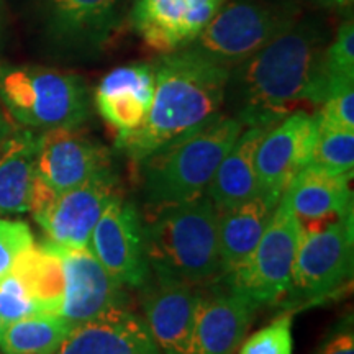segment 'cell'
Segmentation results:
<instances>
[{"label":"cell","mask_w":354,"mask_h":354,"mask_svg":"<svg viewBox=\"0 0 354 354\" xmlns=\"http://www.w3.org/2000/svg\"><path fill=\"white\" fill-rule=\"evenodd\" d=\"M310 165L336 174H353L354 130L318 127V138Z\"/></svg>","instance_id":"27"},{"label":"cell","mask_w":354,"mask_h":354,"mask_svg":"<svg viewBox=\"0 0 354 354\" xmlns=\"http://www.w3.org/2000/svg\"><path fill=\"white\" fill-rule=\"evenodd\" d=\"M353 215L335 221L320 232L302 234L284 308L310 307L333 297L353 276Z\"/></svg>","instance_id":"7"},{"label":"cell","mask_w":354,"mask_h":354,"mask_svg":"<svg viewBox=\"0 0 354 354\" xmlns=\"http://www.w3.org/2000/svg\"><path fill=\"white\" fill-rule=\"evenodd\" d=\"M112 169L104 145L77 128H53L38 135L37 174L55 192L74 189Z\"/></svg>","instance_id":"13"},{"label":"cell","mask_w":354,"mask_h":354,"mask_svg":"<svg viewBox=\"0 0 354 354\" xmlns=\"http://www.w3.org/2000/svg\"><path fill=\"white\" fill-rule=\"evenodd\" d=\"M326 35L312 21H295L254 56L230 69L223 105L243 123L264 130L300 104L315 105V87Z\"/></svg>","instance_id":"1"},{"label":"cell","mask_w":354,"mask_h":354,"mask_svg":"<svg viewBox=\"0 0 354 354\" xmlns=\"http://www.w3.org/2000/svg\"><path fill=\"white\" fill-rule=\"evenodd\" d=\"M33 245V233L25 221L0 218V281L12 272L19 256Z\"/></svg>","instance_id":"29"},{"label":"cell","mask_w":354,"mask_h":354,"mask_svg":"<svg viewBox=\"0 0 354 354\" xmlns=\"http://www.w3.org/2000/svg\"><path fill=\"white\" fill-rule=\"evenodd\" d=\"M154 95L153 63H133L110 71L94 92L102 120L117 136L138 130L146 120Z\"/></svg>","instance_id":"18"},{"label":"cell","mask_w":354,"mask_h":354,"mask_svg":"<svg viewBox=\"0 0 354 354\" xmlns=\"http://www.w3.org/2000/svg\"><path fill=\"white\" fill-rule=\"evenodd\" d=\"M318 138L317 115L295 110L269 128L256 149L259 192L281 201L295 176L312 161Z\"/></svg>","instance_id":"11"},{"label":"cell","mask_w":354,"mask_h":354,"mask_svg":"<svg viewBox=\"0 0 354 354\" xmlns=\"http://www.w3.org/2000/svg\"><path fill=\"white\" fill-rule=\"evenodd\" d=\"M317 354H354V328L351 315L342 318L325 335Z\"/></svg>","instance_id":"32"},{"label":"cell","mask_w":354,"mask_h":354,"mask_svg":"<svg viewBox=\"0 0 354 354\" xmlns=\"http://www.w3.org/2000/svg\"><path fill=\"white\" fill-rule=\"evenodd\" d=\"M220 212L207 194L153 212L145 228V246L153 277L209 286L221 277Z\"/></svg>","instance_id":"3"},{"label":"cell","mask_w":354,"mask_h":354,"mask_svg":"<svg viewBox=\"0 0 354 354\" xmlns=\"http://www.w3.org/2000/svg\"><path fill=\"white\" fill-rule=\"evenodd\" d=\"M354 86V26L349 19L339 26L335 39L326 44L318 68L315 105H322Z\"/></svg>","instance_id":"26"},{"label":"cell","mask_w":354,"mask_h":354,"mask_svg":"<svg viewBox=\"0 0 354 354\" xmlns=\"http://www.w3.org/2000/svg\"><path fill=\"white\" fill-rule=\"evenodd\" d=\"M331 7L336 8V10L346 12L353 7V0H331Z\"/></svg>","instance_id":"34"},{"label":"cell","mask_w":354,"mask_h":354,"mask_svg":"<svg viewBox=\"0 0 354 354\" xmlns=\"http://www.w3.org/2000/svg\"><path fill=\"white\" fill-rule=\"evenodd\" d=\"M315 2L320 3V6H325V7H331V0H315Z\"/></svg>","instance_id":"36"},{"label":"cell","mask_w":354,"mask_h":354,"mask_svg":"<svg viewBox=\"0 0 354 354\" xmlns=\"http://www.w3.org/2000/svg\"><path fill=\"white\" fill-rule=\"evenodd\" d=\"M243 130L240 120L220 113L197 131L140 161L136 166L146 209L158 212L203 196Z\"/></svg>","instance_id":"4"},{"label":"cell","mask_w":354,"mask_h":354,"mask_svg":"<svg viewBox=\"0 0 354 354\" xmlns=\"http://www.w3.org/2000/svg\"><path fill=\"white\" fill-rule=\"evenodd\" d=\"M38 135L13 127L0 148V215L25 214L37 180Z\"/></svg>","instance_id":"22"},{"label":"cell","mask_w":354,"mask_h":354,"mask_svg":"<svg viewBox=\"0 0 354 354\" xmlns=\"http://www.w3.org/2000/svg\"><path fill=\"white\" fill-rule=\"evenodd\" d=\"M73 328V323L61 315L35 313L8 323L0 351L2 354H56Z\"/></svg>","instance_id":"25"},{"label":"cell","mask_w":354,"mask_h":354,"mask_svg":"<svg viewBox=\"0 0 354 354\" xmlns=\"http://www.w3.org/2000/svg\"><path fill=\"white\" fill-rule=\"evenodd\" d=\"M64 268L61 317L74 326L130 307L125 286L102 266L88 248L57 246Z\"/></svg>","instance_id":"12"},{"label":"cell","mask_w":354,"mask_h":354,"mask_svg":"<svg viewBox=\"0 0 354 354\" xmlns=\"http://www.w3.org/2000/svg\"><path fill=\"white\" fill-rule=\"evenodd\" d=\"M12 274L20 279L39 313L61 315L64 300V268L53 243L33 245L19 256Z\"/></svg>","instance_id":"24"},{"label":"cell","mask_w":354,"mask_h":354,"mask_svg":"<svg viewBox=\"0 0 354 354\" xmlns=\"http://www.w3.org/2000/svg\"><path fill=\"white\" fill-rule=\"evenodd\" d=\"M318 127L344 128L354 130V91L339 92L322 104V109L315 113Z\"/></svg>","instance_id":"31"},{"label":"cell","mask_w":354,"mask_h":354,"mask_svg":"<svg viewBox=\"0 0 354 354\" xmlns=\"http://www.w3.org/2000/svg\"><path fill=\"white\" fill-rule=\"evenodd\" d=\"M56 354H162L148 325L131 308L76 325Z\"/></svg>","instance_id":"19"},{"label":"cell","mask_w":354,"mask_h":354,"mask_svg":"<svg viewBox=\"0 0 354 354\" xmlns=\"http://www.w3.org/2000/svg\"><path fill=\"white\" fill-rule=\"evenodd\" d=\"M258 307L253 299L221 279L203 287L194 330V354L236 353Z\"/></svg>","instance_id":"16"},{"label":"cell","mask_w":354,"mask_h":354,"mask_svg":"<svg viewBox=\"0 0 354 354\" xmlns=\"http://www.w3.org/2000/svg\"><path fill=\"white\" fill-rule=\"evenodd\" d=\"M35 313L39 310L20 279L12 272L3 277L0 281V318L8 325Z\"/></svg>","instance_id":"30"},{"label":"cell","mask_w":354,"mask_h":354,"mask_svg":"<svg viewBox=\"0 0 354 354\" xmlns=\"http://www.w3.org/2000/svg\"><path fill=\"white\" fill-rule=\"evenodd\" d=\"M120 0H50L55 35L69 44L100 46L117 24Z\"/></svg>","instance_id":"23"},{"label":"cell","mask_w":354,"mask_h":354,"mask_svg":"<svg viewBox=\"0 0 354 354\" xmlns=\"http://www.w3.org/2000/svg\"><path fill=\"white\" fill-rule=\"evenodd\" d=\"M302 230L281 197L253 253L233 272L221 277L256 304H279L290 287Z\"/></svg>","instance_id":"9"},{"label":"cell","mask_w":354,"mask_h":354,"mask_svg":"<svg viewBox=\"0 0 354 354\" xmlns=\"http://www.w3.org/2000/svg\"><path fill=\"white\" fill-rule=\"evenodd\" d=\"M0 105L19 127L46 131L82 127L91 117L92 97L74 73L0 64Z\"/></svg>","instance_id":"5"},{"label":"cell","mask_w":354,"mask_h":354,"mask_svg":"<svg viewBox=\"0 0 354 354\" xmlns=\"http://www.w3.org/2000/svg\"><path fill=\"white\" fill-rule=\"evenodd\" d=\"M153 68L154 95L145 123L115 141L135 165L218 117L230 74L190 48L159 55Z\"/></svg>","instance_id":"2"},{"label":"cell","mask_w":354,"mask_h":354,"mask_svg":"<svg viewBox=\"0 0 354 354\" xmlns=\"http://www.w3.org/2000/svg\"><path fill=\"white\" fill-rule=\"evenodd\" d=\"M266 131L259 127H246L221 159L205 190L218 212L240 205L259 194L254 158Z\"/></svg>","instance_id":"21"},{"label":"cell","mask_w":354,"mask_h":354,"mask_svg":"<svg viewBox=\"0 0 354 354\" xmlns=\"http://www.w3.org/2000/svg\"><path fill=\"white\" fill-rule=\"evenodd\" d=\"M277 203V201L259 192L240 205L220 212L218 250L221 277L233 272L253 253Z\"/></svg>","instance_id":"20"},{"label":"cell","mask_w":354,"mask_h":354,"mask_svg":"<svg viewBox=\"0 0 354 354\" xmlns=\"http://www.w3.org/2000/svg\"><path fill=\"white\" fill-rule=\"evenodd\" d=\"M238 354H294L292 313H282L250 338L243 339Z\"/></svg>","instance_id":"28"},{"label":"cell","mask_w":354,"mask_h":354,"mask_svg":"<svg viewBox=\"0 0 354 354\" xmlns=\"http://www.w3.org/2000/svg\"><path fill=\"white\" fill-rule=\"evenodd\" d=\"M297 20L299 10L292 3L232 0L220 7L196 41L187 48L223 68L233 69L263 50Z\"/></svg>","instance_id":"6"},{"label":"cell","mask_w":354,"mask_h":354,"mask_svg":"<svg viewBox=\"0 0 354 354\" xmlns=\"http://www.w3.org/2000/svg\"><path fill=\"white\" fill-rule=\"evenodd\" d=\"M13 130V125L8 118V115L6 110H3L2 105H0V148H2L3 141L7 140V136L10 135V131Z\"/></svg>","instance_id":"33"},{"label":"cell","mask_w":354,"mask_h":354,"mask_svg":"<svg viewBox=\"0 0 354 354\" xmlns=\"http://www.w3.org/2000/svg\"><path fill=\"white\" fill-rule=\"evenodd\" d=\"M221 6L223 0H135L130 19L148 50L169 55L196 41Z\"/></svg>","instance_id":"14"},{"label":"cell","mask_w":354,"mask_h":354,"mask_svg":"<svg viewBox=\"0 0 354 354\" xmlns=\"http://www.w3.org/2000/svg\"><path fill=\"white\" fill-rule=\"evenodd\" d=\"M117 196L120 189L112 169L64 192H55L37 174L28 212L53 245L87 248L95 223Z\"/></svg>","instance_id":"8"},{"label":"cell","mask_w":354,"mask_h":354,"mask_svg":"<svg viewBox=\"0 0 354 354\" xmlns=\"http://www.w3.org/2000/svg\"><path fill=\"white\" fill-rule=\"evenodd\" d=\"M6 328H7V323L0 318V343H2V338H3V333H6Z\"/></svg>","instance_id":"35"},{"label":"cell","mask_w":354,"mask_h":354,"mask_svg":"<svg viewBox=\"0 0 354 354\" xmlns=\"http://www.w3.org/2000/svg\"><path fill=\"white\" fill-rule=\"evenodd\" d=\"M87 248L122 286L141 289L151 276L141 216L135 203L120 196L104 210Z\"/></svg>","instance_id":"10"},{"label":"cell","mask_w":354,"mask_h":354,"mask_svg":"<svg viewBox=\"0 0 354 354\" xmlns=\"http://www.w3.org/2000/svg\"><path fill=\"white\" fill-rule=\"evenodd\" d=\"M203 287L149 276L141 287V307L162 354H194V330Z\"/></svg>","instance_id":"15"},{"label":"cell","mask_w":354,"mask_h":354,"mask_svg":"<svg viewBox=\"0 0 354 354\" xmlns=\"http://www.w3.org/2000/svg\"><path fill=\"white\" fill-rule=\"evenodd\" d=\"M351 177L308 165L292 179L282 198L297 218L302 234L320 232L353 215Z\"/></svg>","instance_id":"17"}]
</instances>
